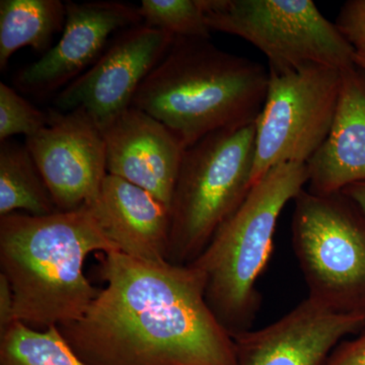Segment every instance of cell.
Wrapping results in <instances>:
<instances>
[{
	"label": "cell",
	"instance_id": "1",
	"mask_svg": "<svg viewBox=\"0 0 365 365\" xmlns=\"http://www.w3.org/2000/svg\"><path fill=\"white\" fill-rule=\"evenodd\" d=\"M105 287L78 321L59 327L88 365H237L234 340L192 264L96 254Z\"/></svg>",
	"mask_w": 365,
	"mask_h": 365
},
{
	"label": "cell",
	"instance_id": "2",
	"mask_svg": "<svg viewBox=\"0 0 365 365\" xmlns=\"http://www.w3.org/2000/svg\"><path fill=\"white\" fill-rule=\"evenodd\" d=\"M117 251L88 206L0 217V269L13 290L16 321L37 330L78 321L98 297L83 266Z\"/></svg>",
	"mask_w": 365,
	"mask_h": 365
},
{
	"label": "cell",
	"instance_id": "3",
	"mask_svg": "<svg viewBox=\"0 0 365 365\" xmlns=\"http://www.w3.org/2000/svg\"><path fill=\"white\" fill-rule=\"evenodd\" d=\"M269 71L210 40L175 38L137 91L131 107L155 118L185 148L222 129L256 123Z\"/></svg>",
	"mask_w": 365,
	"mask_h": 365
},
{
	"label": "cell",
	"instance_id": "4",
	"mask_svg": "<svg viewBox=\"0 0 365 365\" xmlns=\"http://www.w3.org/2000/svg\"><path fill=\"white\" fill-rule=\"evenodd\" d=\"M307 180L304 163L274 167L190 263L203 273L206 302L230 335L251 330L262 299L257 282L272 254L276 225Z\"/></svg>",
	"mask_w": 365,
	"mask_h": 365
},
{
	"label": "cell",
	"instance_id": "5",
	"mask_svg": "<svg viewBox=\"0 0 365 365\" xmlns=\"http://www.w3.org/2000/svg\"><path fill=\"white\" fill-rule=\"evenodd\" d=\"M256 125L222 129L186 148L170 203L168 261L198 258L252 188Z\"/></svg>",
	"mask_w": 365,
	"mask_h": 365
},
{
	"label": "cell",
	"instance_id": "6",
	"mask_svg": "<svg viewBox=\"0 0 365 365\" xmlns=\"http://www.w3.org/2000/svg\"><path fill=\"white\" fill-rule=\"evenodd\" d=\"M292 240L309 299L365 316V215L342 192L294 199Z\"/></svg>",
	"mask_w": 365,
	"mask_h": 365
},
{
	"label": "cell",
	"instance_id": "7",
	"mask_svg": "<svg viewBox=\"0 0 365 365\" xmlns=\"http://www.w3.org/2000/svg\"><path fill=\"white\" fill-rule=\"evenodd\" d=\"M211 32L251 43L269 68L285 71L309 64L344 71L354 66L355 50L335 23L312 0H200Z\"/></svg>",
	"mask_w": 365,
	"mask_h": 365
},
{
	"label": "cell",
	"instance_id": "8",
	"mask_svg": "<svg viewBox=\"0 0 365 365\" xmlns=\"http://www.w3.org/2000/svg\"><path fill=\"white\" fill-rule=\"evenodd\" d=\"M268 71L267 95L255 123L252 186L276 165L309 162L330 132L342 86V71L335 67Z\"/></svg>",
	"mask_w": 365,
	"mask_h": 365
},
{
	"label": "cell",
	"instance_id": "9",
	"mask_svg": "<svg viewBox=\"0 0 365 365\" xmlns=\"http://www.w3.org/2000/svg\"><path fill=\"white\" fill-rule=\"evenodd\" d=\"M174 40L143 23L122 31L90 69L59 91L55 110H85L103 128L131 107L137 91Z\"/></svg>",
	"mask_w": 365,
	"mask_h": 365
},
{
	"label": "cell",
	"instance_id": "10",
	"mask_svg": "<svg viewBox=\"0 0 365 365\" xmlns=\"http://www.w3.org/2000/svg\"><path fill=\"white\" fill-rule=\"evenodd\" d=\"M50 121L25 145L58 211L90 205L107 177L106 144L100 127L83 109L49 110Z\"/></svg>",
	"mask_w": 365,
	"mask_h": 365
},
{
	"label": "cell",
	"instance_id": "11",
	"mask_svg": "<svg viewBox=\"0 0 365 365\" xmlns=\"http://www.w3.org/2000/svg\"><path fill=\"white\" fill-rule=\"evenodd\" d=\"M138 6L112 0L66 2V20L57 44L16 72V90L36 98L61 91L102 56L113 34L143 24Z\"/></svg>",
	"mask_w": 365,
	"mask_h": 365
},
{
	"label": "cell",
	"instance_id": "12",
	"mask_svg": "<svg viewBox=\"0 0 365 365\" xmlns=\"http://www.w3.org/2000/svg\"><path fill=\"white\" fill-rule=\"evenodd\" d=\"M364 329L365 316L335 313L307 297L270 325L232 337L237 365H324Z\"/></svg>",
	"mask_w": 365,
	"mask_h": 365
},
{
	"label": "cell",
	"instance_id": "13",
	"mask_svg": "<svg viewBox=\"0 0 365 365\" xmlns=\"http://www.w3.org/2000/svg\"><path fill=\"white\" fill-rule=\"evenodd\" d=\"M108 175L140 187L170 207L185 146L148 113L130 107L101 128Z\"/></svg>",
	"mask_w": 365,
	"mask_h": 365
},
{
	"label": "cell",
	"instance_id": "14",
	"mask_svg": "<svg viewBox=\"0 0 365 365\" xmlns=\"http://www.w3.org/2000/svg\"><path fill=\"white\" fill-rule=\"evenodd\" d=\"M86 206L118 252L148 263L169 262L170 208L146 190L107 175L100 195Z\"/></svg>",
	"mask_w": 365,
	"mask_h": 365
},
{
	"label": "cell",
	"instance_id": "15",
	"mask_svg": "<svg viewBox=\"0 0 365 365\" xmlns=\"http://www.w3.org/2000/svg\"><path fill=\"white\" fill-rule=\"evenodd\" d=\"M306 165L307 190L317 195L340 193L365 182V72L359 66L342 71L330 132Z\"/></svg>",
	"mask_w": 365,
	"mask_h": 365
},
{
	"label": "cell",
	"instance_id": "16",
	"mask_svg": "<svg viewBox=\"0 0 365 365\" xmlns=\"http://www.w3.org/2000/svg\"><path fill=\"white\" fill-rule=\"evenodd\" d=\"M66 4L60 0H1L0 1V71L11 56L30 47L42 53L51 49L52 38L63 31Z\"/></svg>",
	"mask_w": 365,
	"mask_h": 365
},
{
	"label": "cell",
	"instance_id": "17",
	"mask_svg": "<svg viewBox=\"0 0 365 365\" xmlns=\"http://www.w3.org/2000/svg\"><path fill=\"white\" fill-rule=\"evenodd\" d=\"M18 210L35 216L58 211L25 144L9 139L0 143V217Z\"/></svg>",
	"mask_w": 365,
	"mask_h": 365
},
{
	"label": "cell",
	"instance_id": "18",
	"mask_svg": "<svg viewBox=\"0 0 365 365\" xmlns=\"http://www.w3.org/2000/svg\"><path fill=\"white\" fill-rule=\"evenodd\" d=\"M0 365H88L72 349L59 327L37 330L16 322L0 336Z\"/></svg>",
	"mask_w": 365,
	"mask_h": 365
},
{
	"label": "cell",
	"instance_id": "19",
	"mask_svg": "<svg viewBox=\"0 0 365 365\" xmlns=\"http://www.w3.org/2000/svg\"><path fill=\"white\" fill-rule=\"evenodd\" d=\"M138 9L144 25L175 38L210 40L200 0H143Z\"/></svg>",
	"mask_w": 365,
	"mask_h": 365
},
{
	"label": "cell",
	"instance_id": "20",
	"mask_svg": "<svg viewBox=\"0 0 365 365\" xmlns=\"http://www.w3.org/2000/svg\"><path fill=\"white\" fill-rule=\"evenodd\" d=\"M49 121V111H40L14 88L0 83V143L19 134L32 136Z\"/></svg>",
	"mask_w": 365,
	"mask_h": 365
},
{
	"label": "cell",
	"instance_id": "21",
	"mask_svg": "<svg viewBox=\"0 0 365 365\" xmlns=\"http://www.w3.org/2000/svg\"><path fill=\"white\" fill-rule=\"evenodd\" d=\"M334 23L355 53L365 55V0L346 1Z\"/></svg>",
	"mask_w": 365,
	"mask_h": 365
},
{
	"label": "cell",
	"instance_id": "22",
	"mask_svg": "<svg viewBox=\"0 0 365 365\" xmlns=\"http://www.w3.org/2000/svg\"><path fill=\"white\" fill-rule=\"evenodd\" d=\"M324 365H365V339L344 340L331 353Z\"/></svg>",
	"mask_w": 365,
	"mask_h": 365
},
{
	"label": "cell",
	"instance_id": "23",
	"mask_svg": "<svg viewBox=\"0 0 365 365\" xmlns=\"http://www.w3.org/2000/svg\"><path fill=\"white\" fill-rule=\"evenodd\" d=\"M16 322L13 290L6 276L0 273V336L4 335Z\"/></svg>",
	"mask_w": 365,
	"mask_h": 365
},
{
	"label": "cell",
	"instance_id": "24",
	"mask_svg": "<svg viewBox=\"0 0 365 365\" xmlns=\"http://www.w3.org/2000/svg\"><path fill=\"white\" fill-rule=\"evenodd\" d=\"M342 193L351 199L365 215V182H355L343 190Z\"/></svg>",
	"mask_w": 365,
	"mask_h": 365
},
{
	"label": "cell",
	"instance_id": "25",
	"mask_svg": "<svg viewBox=\"0 0 365 365\" xmlns=\"http://www.w3.org/2000/svg\"><path fill=\"white\" fill-rule=\"evenodd\" d=\"M354 62L355 66H359L360 69L365 72V55L356 54L355 53Z\"/></svg>",
	"mask_w": 365,
	"mask_h": 365
},
{
	"label": "cell",
	"instance_id": "26",
	"mask_svg": "<svg viewBox=\"0 0 365 365\" xmlns=\"http://www.w3.org/2000/svg\"><path fill=\"white\" fill-rule=\"evenodd\" d=\"M359 336H360V337L364 338V339H365V329L364 331H362L361 333L359 334Z\"/></svg>",
	"mask_w": 365,
	"mask_h": 365
}]
</instances>
